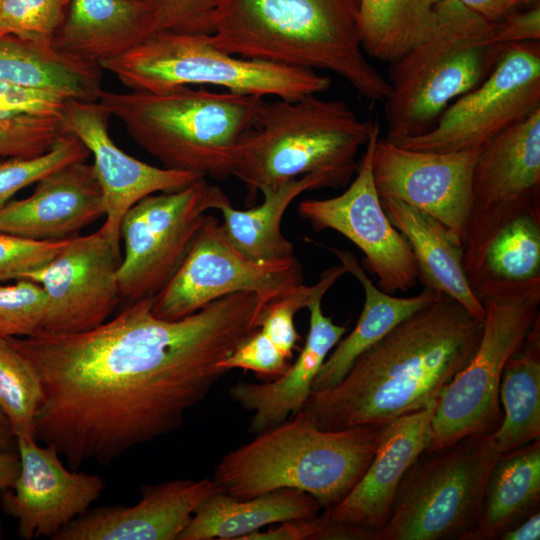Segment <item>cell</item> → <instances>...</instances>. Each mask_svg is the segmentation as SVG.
I'll list each match as a JSON object with an SVG mask.
<instances>
[{
	"label": "cell",
	"mask_w": 540,
	"mask_h": 540,
	"mask_svg": "<svg viewBox=\"0 0 540 540\" xmlns=\"http://www.w3.org/2000/svg\"><path fill=\"white\" fill-rule=\"evenodd\" d=\"M323 296H315L307 306L310 319L306 341L297 359L283 374L264 383L239 381L229 389L231 398L253 413L248 428L250 433L268 430L303 409L316 375L345 334V326L335 324L324 315Z\"/></svg>",
	"instance_id": "23"
},
{
	"label": "cell",
	"mask_w": 540,
	"mask_h": 540,
	"mask_svg": "<svg viewBox=\"0 0 540 540\" xmlns=\"http://www.w3.org/2000/svg\"><path fill=\"white\" fill-rule=\"evenodd\" d=\"M219 488L209 478L141 487L132 506L89 508L53 540H179L198 506Z\"/></svg>",
	"instance_id": "20"
},
{
	"label": "cell",
	"mask_w": 540,
	"mask_h": 540,
	"mask_svg": "<svg viewBox=\"0 0 540 540\" xmlns=\"http://www.w3.org/2000/svg\"><path fill=\"white\" fill-rule=\"evenodd\" d=\"M371 126L341 99L264 100L238 144L232 176L252 194L306 175L324 188L344 187Z\"/></svg>",
	"instance_id": "5"
},
{
	"label": "cell",
	"mask_w": 540,
	"mask_h": 540,
	"mask_svg": "<svg viewBox=\"0 0 540 540\" xmlns=\"http://www.w3.org/2000/svg\"><path fill=\"white\" fill-rule=\"evenodd\" d=\"M479 345L440 397L426 450L447 447L474 434H491L502 421L499 385L505 364L539 318L540 293L487 297Z\"/></svg>",
	"instance_id": "10"
},
{
	"label": "cell",
	"mask_w": 540,
	"mask_h": 540,
	"mask_svg": "<svg viewBox=\"0 0 540 540\" xmlns=\"http://www.w3.org/2000/svg\"><path fill=\"white\" fill-rule=\"evenodd\" d=\"M98 64L137 91L210 85L246 95L295 100L319 95L331 85L328 77L315 70L229 54L215 47L207 34L154 32Z\"/></svg>",
	"instance_id": "8"
},
{
	"label": "cell",
	"mask_w": 540,
	"mask_h": 540,
	"mask_svg": "<svg viewBox=\"0 0 540 540\" xmlns=\"http://www.w3.org/2000/svg\"><path fill=\"white\" fill-rule=\"evenodd\" d=\"M469 283L480 302L540 293V212L521 215L499 231Z\"/></svg>",
	"instance_id": "30"
},
{
	"label": "cell",
	"mask_w": 540,
	"mask_h": 540,
	"mask_svg": "<svg viewBox=\"0 0 540 540\" xmlns=\"http://www.w3.org/2000/svg\"><path fill=\"white\" fill-rule=\"evenodd\" d=\"M392 225L404 236L417 262L423 284L445 294L484 320L483 304L469 284L463 247L448 229L428 214L393 198H380Z\"/></svg>",
	"instance_id": "25"
},
{
	"label": "cell",
	"mask_w": 540,
	"mask_h": 540,
	"mask_svg": "<svg viewBox=\"0 0 540 540\" xmlns=\"http://www.w3.org/2000/svg\"><path fill=\"white\" fill-rule=\"evenodd\" d=\"M121 258L97 230L68 238L45 265L26 273L21 279L40 284L47 297L40 333H79L108 320L122 299L117 277Z\"/></svg>",
	"instance_id": "16"
},
{
	"label": "cell",
	"mask_w": 540,
	"mask_h": 540,
	"mask_svg": "<svg viewBox=\"0 0 540 540\" xmlns=\"http://www.w3.org/2000/svg\"><path fill=\"white\" fill-rule=\"evenodd\" d=\"M68 98L0 82V118L19 115L59 116Z\"/></svg>",
	"instance_id": "42"
},
{
	"label": "cell",
	"mask_w": 540,
	"mask_h": 540,
	"mask_svg": "<svg viewBox=\"0 0 540 540\" xmlns=\"http://www.w3.org/2000/svg\"><path fill=\"white\" fill-rule=\"evenodd\" d=\"M387 423L323 430L301 410L224 455L212 480L239 499L287 488L305 492L329 509L365 473Z\"/></svg>",
	"instance_id": "4"
},
{
	"label": "cell",
	"mask_w": 540,
	"mask_h": 540,
	"mask_svg": "<svg viewBox=\"0 0 540 540\" xmlns=\"http://www.w3.org/2000/svg\"><path fill=\"white\" fill-rule=\"evenodd\" d=\"M429 5L433 6L434 4H436L437 2H440L442 0H425Z\"/></svg>",
	"instance_id": "51"
},
{
	"label": "cell",
	"mask_w": 540,
	"mask_h": 540,
	"mask_svg": "<svg viewBox=\"0 0 540 540\" xmlns=\"http://www.w3.org/2000/svg\"><path fill=\"white\" fill-rule=\"evenodd\" d=\"M540 440L500 454L489 474L479 519L462 540H494L538 510Z\"/></svg>",
	"instance_id": "29"
},
{
	"label": "cell",
	"mask_w": 540,
	"mask_h": 540,
	"mask_svg": "<svg viewBox=\"0 0 540 540\" xmlns=\"http://www.w3.org/2000/svg\"><path fill=\"white\" fill-rule=\"evenodd\" d=\"M46 312L47 297L40 284L18 279L0 285V340L42 332Z\"/></svg>",
	"instance_id": "37"
},
{
	"label": "cell",
	"mask_w": 540,
	"mask_h": 540,
	"mask_svg": "<svg viewBox=\"0 0 540 540\" xmlns=\"http://www.w3.org/2000/svg\"><path fill=\"white\" fill-rule=\"evenodd\" d=\"M469 9L477 12L485 18L496 21L519 5H526V0H458Z\"/></svg>",
	"instance_id": "46"
},
{
	"label": "cell",
	"mask_w": 540,
	"mask_h": 540,
	"mask_svg": "<svg viewBox=\"0 0 540 540\" xmlns=\"http://www.w3.org/2000/svg\"><path fill=\"white\" fill-rule=\"evenodd\" d=\"M539 4V0H526V5L529 6H534V5H537Z\"/></svg>",
	"instance_id": "50"
},
{
	"label": "cell",
	"mask_w": 540,
	"mask_h": 540,
	"mask_svg": "<svg viewBox=\"0 0 540 540\" xmlns=\"http://www.w3.org/2000/svg\"><path fill=\"white\" fill-rule=\"evenodd\" d=\"M499 402L502 421L490 434L500 454L540 438V319L505 364Z\"/></svg>",
	"instance_id": "32"
},
{
	"label": "cell",
	"mask_w": 540,
	"mask_h": 540,
	"mask_svg": "<svg viewBox=\"0 0 540 540\" xmlns=\"http://www.w3.org/2000/svg\"><path fill=\"white\" fill-rule=\"evenodd\" d=\"M379 135L380 124L372 121L356 177L343 193L303 200L298 214L315 231L332 229L354 243L364 254V267L378 278L377 286L393 294L412 289L419 271L409 244L387 217L374 184L372 158Z\"/></svg>",
	"instance_id": "15"
},
{
	"label": "cell",
	"mask_w": 540,
	"mask_h": 540,
	"mask_svg": "<svg viewBox=\"0 0 540 540\" xmlns=\"http://www.w3.org/2000/svg\"><path fill=\"white\" fill-rule=\"evenodd\" d=\"M291 360L286 358L275 344L257 329L219 366L228 372L234 368L251 370L257 374L278 377L290 366Z\"/></svg>",
	"instance_id": "41"
},
{
	"label": "cell",
	"mask_w": 540,
	"mask_h": 540,
	"mask_svg": "<svg viewBox=\"0 0 540 540\" xmlns=\"http://www.w3.org/2000/svg\"><path fill=\"white\" fill-rule=\"evenodd\" d=\"M483 148L445 153L420 151L379 137L372 158L379 197L400 200L428 214L463 247L473 170Z\"/></svg>",
	"instance_id": "17"
},
{
	"label": "cell",
	"mask_w": 540,
	"mask_h": 540,
	"mask_svg": "<svg viewBox=\"0 0 540 540\" xmlns=\"http://www.w3.org/2000/svg\"><path fill=\"white\" fill-rule=\"evenodd\" d=\"M358 7L365 54L389 64L425 37L433 19L425 0H358Z\"/></svg>",
	"instance_id": "33"
},
{
	"label": "cell",
	"mask_w": 540,
	"mask_h": 540,
	"mask_svg": "<svg viewBox=\"0 0 540 540\" xmlns=\"http://www.w3.org/2000/svg\"><path fill=\"white\" fill-rule=\"evenodd\" d=\"M339 259L346 273L362 285L365 300L353 330L340 339L329 353L312 383V391L327 390L337 385L354 361L405 318L436 301L441 293L423 286L420 293L397 297L382 291L367 276L357 258L349 251L329 247Z\"/></svg>",
	"instance_id": "24"
},
{
	"label": "cell",
	"mask_w": 540,
	"mask_h": 540,
	"mask_svg": "<svg viewBox=\"0 0 540 540\" xmlns=\"http://www.w3.org/2000/svg\"><path fill=\"white\" fill-rule=\"evenodd\" d=\"M66 240H34L0 232V283L21 279L45 265Z\"/></svg>",
	"instance_id": "40"
},
{
	"label": "cell",
	"mask_w": 540,
	"mask_h": 540,
	"mask_svg": "<svg viewBox=\"0 0 540 540\" xmlns=\"http://www.w3.org/2000/svg\"><path fill=\"white\" fill-rule=\"evenodd\" d=\"M228 200L219 186L200 177L185 188L154 193L134 204L120 225L121 298L130 303L159 292L185 258L206 212Z\"/></svg>",
	"instance_id": "11"
},
{
	"label": "cell",
	"mask_w": 540,
	"mask_h": 540,
	"mask_svg": "<svg viewBox=\"0 0 540 540\" xmlns=\"http://www.w3.org/2000/svg\"><path fill=\"white\" fill-rule=\"evenodd\" d=\"M493 38L501 46L540 41V4L529 6L522 12H510L496 20Z\"/></svg>",
	"instance_id": "43"
},
{
	"label": "cell",
	"mask_w": 540,
	"mask_h": 540,
	"mask_svg": "<svg viewBox=\"0 0 540 540\" xmlns=\"http://www.w3.org/2000/svg\"><path fill=\"white\" fill-rule=\"evenodd\" d=\"M483 320L440 297L363 352L334 387L311 391L302 411L323 430L387 423L439 401L474 355Z\"/></svg>",
	"instance_id": "2"
},
{
	"label": "cell",
	"mask_w": 540,
	"mask_h": 540,
	"mask_svg": "<svg viewBox=\"0 0 540 540\" xmlns=\"http://www.w3.org/2000/svg\"><path fill=\"white\" fill-rule=\"evenodd\" d=\"M262 311L255 293L237 292L168 320L149 297L84 332L8 338L41 380L35 438L78 470L108 466L178 429L228 372L219 363L259 328Z\"/></svg>",
	"instance_id": "1"
},
{
	"label": "cell",
	"mask_w": 540,
	"mask_h": 540,
	"mask_svg": "<svg viewBox=\"0 0 540 540\" xmlns=\"http://www.w3.org/2000/svg\"><path fill=\"white\" fill-rule=\"evenodd\" d=\"M98 101L163 167L224 180L232 176L238 144L264 98L179 86L102 90Z\"/></svg>",
	"instance_id": "6"
},
{
	"label": "cell",
	"mask_w": 540,
	"mask_h": 540,
	"mask_svg": "<svg viewBox=\"0 0 540 540\" xmlns=\"http://www.w3.org/2000/svg\"><path fill=\"white\" fill-rule=\"evenodd\" d=\"M110 113L97 101L68 99L60 115L64 133L75 135L93 157L105 221L99 231L120 254V225L125 213L144 197L176 191L202 177L157 167L119 148L109 133Z\"/></svg>",
	"instance_id": "18"
},
{
	"label": "cell",
	"mask_w": 540,
	"mask_h": 540,
	"mask_svg": "<svg viewBox=\"0 0 540 540\" xmlns=\"http://www.w3.org/2000/svg\"><path fill=\"white\" fill-rule=\"evenodd\" d=\"M499 540H539L540 513L539 509L528 515L512 528L505 531Z\"/></svg>",
	"instance_id": "47"
},
{
	"label": "cell",
	"mask_w": 540,
	"mask_h": 540,
	"mask_svg": "<svg viewBox=\"0 0 540 540\" xmlns=\"http://www.w3.org/2000/svg\"><path fill=\"white\" fill-rule=\"evenodd\" d=\"M320 508L315 498L295 489H278L247 499L218 489L198 506L179 540H242L265 525L315 517Z\"/></svg>",
	"instance_id": "28"
},
{
	"label": "cell",
	"mask_w": 540,
	"mask_h": 540,
	"mask_svg": "<svg viewBox=\"0 0 540 540\" xmlns=\"http://www.w3.org/2000/svg\"><path fill=\"white\" fill-rule=\"evenodd\" d=\"M499 456L490 434L425 450L402 478L391 515L374 540H462L477 524Z\"/></svg>",
	"instance_id": "9"
},
{
	"label": "cell",
	"mask_w": 540,
	"mask_h": 540,
	"mask_svg": "<svg viewBox=\"0 0 540 540\" xmlns=\"http://www.w3.org/2000/svg\"><path fill=\"white\" fill-rule=\"evenodd\" d=\"M540 109V41L504 46L491 73L451 103L424 134L393 142L430 152L485 147Z\"/></svg>",
	"instance_id": "13"
},
{
	"label": "cell",
	"mask_w": 540,
	"mask_h": 540,
	"mask_svg": "<svg viewBox=\"0 0 540 540\" xmlns=\"http://www.w3.org/2000/svg\"><path fill=\"white\" fill-rule=\"evenodd\" d=\"M59 116L0 118V157H32L48 151L63 134Z\"/></svg>",
	"instance_id": "38"
},
{
	"label": "cell",
	"mask_w": 540,
	"mask_h": 540,
	"mask_svg": "<svg viewBox=\"0 0 540 540\" xmlns=\"http://www.w3.org/2000/svg\"><path fill=\"white\" fill-rule=\"evenodd\" d=\"M90 152L73 134L63 133L46 152L32 157H0V207L25 187L67 164L86 161Z\"/></svg>",
	"instance_id": "35"
},
{
	"label": "cell",
	"mask_w": 540,
	"mask_h": 540,
	"mask_svg": "<svg viewBox=\"0 0 540 540\" xmlns=\"http://www.w3.org/2000/svg\"><path fill=\"white\" fill-rule=\"evenodd\" d=\"M20 469L18 452L15 450H0V491L13 486Z\"/></svg>",
	"instance_id": "48"
},
{
	"label": "cell",
	"mask_w": 540,
	"mask_h": 540,
	"mask_svg": "<svg viewBox=\"0 0 540 540\" xmlns=\"http://www.w3.org/2000/svg\"><path fill=\"white\" fill-rule=\"evenodd\" d=\"M324 188L320 179L302 176L261 191L264 196L259 206L247 210L235 209L230 200L217 210L226 238L240 252L257 261H273L294 256V245L281 231L283 215L289 205L306 191Z\"/></svg>",
	"instance_id": "31"
},
{
	"label": "cell",
	"mask_w": 540,
	"mask_h": 540,
	"mask_svg": "<svg viewBox=\"0 0 540 540\" xmlns=\"http://www.w3.org/2000/svg\"><path fill=\"white\" fill-rule=\"evenodd\" d=\"M494 22L458 0L433 5L425 37L390 63L384 139L424 134L451 103L491 73L504 49L494 41Z\"/></svg>",
	"instance_id": "7"
},
{
	"label": "cell",
	"mask_w": 540,
	"mask_h": 540,
	"mask_svg": "<svg viewBox=\"0 0 540 540\" xmlns=\"http://www.w3.org/2000/svg\"><path fill=\"white\" fill-rule=\"evenodd\" d=\"M102 69L90 59L15 35H0V82L97 101Z\"/></svg>",
	"instance_id": "27"
},
{
	"label": "cell",
	"mask_w": 540,
	"mask_h": 540,
	"mask_svg": "<svg viewBox=\"0 0 540 540\" xmlns=\"http://www.w3.org/2000/svg\"><path fill=\"white\" fill-rule=\"evenodd\" d=\"M532 212H540V109L492 139L476 161L463 246L468 281L497 233Z\"/></svg>",
	"instance_id": "14"
},
{
	"label": "cell",
	"mask_w": 540,
	"mask_h": 540,
	"mask_svg": "<svg viewBox=\"0 0 540 540\" xmlns=\"http://www.w3.org/2000/svg\"><path fill=\"white\" fill-rule=\"evenodd\" d=\"M15 441L19 474L13 486L2 491L1 507L16 521L21 538L52 539L90 508L105 483L97 475L68 469L54 447L41 446L36 438L16 437Z\"/></svg>",
	"instance_id": "19"
},
{
	"label": "cell",
	"mask_w": 540,
	"mask_h": 540,
	"mask_svg": "<svg viewBox=\"0 0 540 540\" xmlns=\"http://www.w3.org/2000/svg\"><path fill=\"white\" fill-rule=\"evenodd\" d=\"M437 404L387 423L367 470L344 499L326 509L327 521L356 524L375 533L386 524L402 478L431 442Z\"/></svg>",
	"instance_id": "22"
},
{
	"label": "cell",
	"mask_w": 540,
	"mask_h": 540,
	"mask_svg": "<svg viewBox=\"0 0 540 540\" xmlns=\"http://www.w3.org/2000/svg\"><path fill=\"white\" fill-rule=\"evenodd\" d=\"M15 437L11 431L9 422L0 410V450H15Z\"/></svg>",
	"instance_id": "49"
},
{
	"label": "cell",
	"mask_w": 540,
	"mask_h": 540,
	"mask_svg": "<svg viewBox=\"0 0 540 540\" xmlns=\"http://www.w3.org/2000/svg\"><path fill=\"white\" fill-rule=\"evenodd\" d=\"M104 216L92 164H67L36 183L31 195L0 207V232L34 240H63Z\"/></svg>",
	"instance_id": "21"
},
{
	"label": "cell",
	"mask_w": 540,
	"mask_h": 540,
	"mask_svg": "<svg viewBox=\"0 0 540 540\" xmlns=\"http://www.w3.org/2000/svg\"><path fill=\"white\" fill-rule=\"evenodd\" d=\"M150 34L148 0H70L53 46L98 63Z\"/></svg>",
	"instance_id": "26"
},
{
	"label": "cell",
	"mask_w": 540,
	"mask_h": 540,
	"mask_svg": "<svg viewBox=\"0 0 540 540\" xmlns=\"http://www.w3.org/2000/svg\"><path fill=\"white\" fill-rule=\"evenodd\" d=\"M303 280V266L295 255L251 259L226 238L220 221L206 214L178 269L152 297V311L159 318L181 319L237 292L255 293L265 308Z\"/></svg>",
	"instance_id": "12"
},
{
	"label": "cell",
	"mask_w": 540,
	"mask_h": 540,
	"mask_svg": "<svg viewBox=\"0 0 540 540\" xmlns=\"http://www.w3.org/2000/svg\"><path fill=\"white\" fill-rule=\"evenodd\" d=\"M70 0H0V35L53 45Z\"/></svg>",
	"instance_id": "36"
},
{
	"label": "cell",
	"mask_w": 540,
	"mask_h": 540,
	"mask_svg": "<svg viewBox=\"0 0 540 540\" xmlns=\"http://www.w3.org/2000/svg\"><path fill=\"white\" fill-rule=\"evenodd\" d=\"M326 520L325 514L311 518H298L280 522L276 528L254 531L242 540H313Z\"/></svg>",
	"instance_id": "44"
},
{
	"label": "cell",
	"mask_w": 540,
	"mask_h": 540,
	"mask_svg": "<svg viewBox=\"0 0 540 540\" xmlns=\"http://www.w3.org/2000/svg\"><path fill=\"white\" fill-rule=\"evenodd\" d=\"M150 31L210 34L222 0H148Z\"/></svg>",
	"instance_id": "39"
},
{
	"label": "cell",
	"mask_w": 540,
	"mask_h": 540,
	"mask_svg": "<svg viewBox=\"0 0 540 540\" xmlns=\"http://www.w3.org/2000/svg\"><path fill=\"white\" fill-rule=\"evenodd\" d=\"M208 37L232 55L330 71L371 102L390 92L362 48L358 0H222Z\"/></svg>",
	"instance_id": "3"
},
{
	"label": "cell",
	"mask_w": 540,
	"mask_h": 540,
	"mask_svg": "<svg viewBox=\"0 0 540 540\" xmlns=\"http://www.w3.org/2000/svg\"><path fill=\"white\" fill-rule=\"evenodd\" d=\"M374 534L373 530L360 525L329 522L326 519L322 527L314 535L313 540H373Z\"/></svg>",
	"instance_id": "45"
},
{
	"label": "cell",
	"mask_w": 540,
	"mask_h": 540,
	"mask_svg": "<svg viewBox=\"0 0 540 540\" xmlns=\"http://www.w3.org/2000/svg\"><path fill=\"white\" fill-rule=\"evenodd\" d=\"M42 398L41 380L30 361L9 339L0 340V410L15 438H35Z\"/></svg>",
	"instance_id": "34"
}]
</instances>
